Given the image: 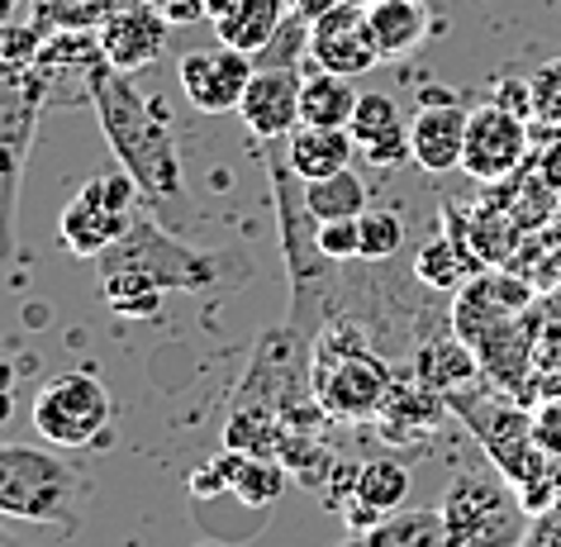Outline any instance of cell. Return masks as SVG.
I'll use <instances>...</instances> for the list:
<instances>
[{"mask_svg": "<svg viewBox=\"0 0 561 547\" xmlns=\"http://www.w3.org/2000/svg\"><path fill=\"white\" fill-rule=\"evenodd\" d=\"M81 495H87V476L53 453V443H0V514L24 518V524L72 528Z\"/></svg>", "mask_w": 561, "mask_h": 547, "instance_id": "5b68a950", "label": "cell"}, {"mask_svg": "<svg viewBox=\"0 0 561 547\" xmlns=\"http://www.w3.org/2000/svg\"><path fill=\"white\" fill-rule=\"evenodd\" d=\"M490 101H500L504 110H514V115L533 119V87H528V77H500Z\"/></svg>", "mask_w": 561, "mask_h": 547, "instance_id": "8d00e7d4", "label": "cell"}, {"mask_svg": "<svg viewBox=\"0 0 561 547\" xmlns=\"http://www.w3.org/2000/svg\"><path fill=\"white\" fill-rule=\"evenodd\" d=\"M443 518L457 547H518L533 514L500 471H461L443 495Z\"/></svg>", "mask_w": 561, "mask_h": 547, "instance_id": "8992f818", "label": "cell"}, {"mask_svg": "<svg viewBox=\"0 0 561 547\" xmlns=\"http://www.w3.org/2000/svg\"><path fill=\"white\" fill-rule=\"evenodd\" d=\"M257 72V58L243 48H229V44H215V48H195L181 58V91L186 101L201 110V115H229L243 101L248 81Z\"/></svg>", "mask_w": 561, "mask_h": 547, "instance_id": "4fadbf2b", "label": "cell"}, {"mask_svg": "<svg viewBox=\"0 0 561 547\" xmlns=\"http://www.w3.org/2000/svg\"><path fill=\"white\" fill-rule=\"evenodd\" d=\"M300 87L305 77L296 67H257L238 101V115H243L248 134L257 144H280L290 138V129L300 124Z\"/></svg>", "mask_w": 561, "mask_h": 547, "instance_id": "e0dca14e", "label": "cell"}, {"mask_svg": "<svg viewBox=\"0 0 561 547\" xmlns=\"http://www.w3.org/2000/svg\"><path fill=\"white\" fill-rule=\"evenodd\" d=\"M357 158V138L353 129H324V124H296L286 138V162L296 167V176L310 186V181H324L343 167H353Z\"/></svg>", "mask_w": 561, "mask_h": 547, "instance_id": "44dd1931", "label": "cell"}, {"mask_svg": "<svg viewBox=\"0 0 561 547\" xmlns=\"http://www.w3.org/2000/svg\"><path fill=\"white\" fill-rule=\"evenodd\" d=\"M410 272L424 282V290H433V296H457L476 272H485V262L476 258V248L467 238V215H461V205H443V224L419 243Z\"/></svg>", "mask_w": 561, "mask_h": 547, "instance_id": "2e32d148", "label": "cell"}, {"mask_svg": "<svg viewBox=\"0 0 561 547\" xmlns=\"http://www.w3.org/2000/svg\"><path fill=\"white\" fill-rule=\"evenodd\" d=\"M367 24H371V38H376V48H381V58H410L428 38L424 0H371Z\"/></svg>", "mask_w": 561, "mask_h": 547, "instance_id": "d4e9b609", "label": "cell"}, {"mask_svg": "<svg viewBox=\"0 0 561 547\" xmlns=\"http://www.w3.org/2000/svg\"><path fill=\"white\" fill-rule=\"evenodd\" d=\"M138 205H144V195H138L129 172H105V176L87 181V186L77 191V201L62 209V224H58L62 248L95 262L105 248H115L119 238L134 229V219L144 215Z\"/></svg>", "mask_w": 561, "mask_h": 547, "instance_id": "9c48e42d", "label": "cell"}, {"mask_svg": "<svg viewBox=\"0 0 561 547\" xmlns=\"http://www.w3.org/2000/svg\"><path fill=\"white\" fill-rule=\"evenodd\" d=\"M44 24H38L34 15L30 20H10V24H0V77H10V81H24L34 72V62H38V53H44Z\"/></svg>", "mask_w": 561, "mask_h": 547, "instance_id": "f546056e", "label": "cell"}, {"mask_svg": "<svg viewBox=\"0 0 561 547\" xmlns=\"http://www.w3.org/2000/svg\"><path fill=\"white\" fill-rule=\"evenodd\" d=\"M290 5H296V0H229V10L215 20L219 44L243 48L257 58V53L280 34V24L290 20Z\"/></svg>", "mask_w": 561, "mask_h": 547, "instance_id": "cb8c5ba5", "label": "cell"}, {"mask_svg": "<svg viewBox=\"0 0 561 547\" xmlns=\"http://www.w3.org/2000/svg\"><path fill=\"white\" fill-rule=\"evenodd\" d=\"M333 547H457L443 510H390L381 524L347 533Z\"/></svg>", "mask_w": 561, "mask_h": 547, "instance_id": "603a6c76", "label": "cell"}, {"mask_svg": "<svg viewBox=\"0 0 561 547\" xmlns=\"http://www.w3.org/2000/svg\"><path fill=\"white\" fill-rule=\"evenodd\" d=\"M528 87H533V124L538 129H561V58L542 62L528 77Z\"/></svg>", "mask_w": 561, "mask_h": 547, "instance_id": "d6a6232c", "label": "cell"}, {"mask_svg": "<svg viewBox=\"0 0 561 547\" xmlns=\"http://www.w3.org/2000/svg\"><path fill=\"white\" fill-rule=\"evenodd\" d=\"M396 367L357 319H329L314 333V400L333 424H371L386 404Z\"/></svg>", "mask_w": 561, "mask_h": 547, "instance_id": "3957f363", "label": "cell"}, {"mask_svg": "<svg viewBox=\"0 0 561 547\" xmlns=\"http://www.w3.org/2000/svg\"><path fill=\"white\" fill-rule=\"evenodd\" d=\"M461 215H467V238H471L476 258H481L485 266H510L518 243H524V229H518L490 195H481V201H476L471 209H461Z\"/></svg>", "mask_w": 561, "mask_h": 547, "instance_id": "4316f807", "label": "cell"}, {"mask_svg": "<svg viewBox=\"0 0 561 547\" xmlns=\"http://www.w3.org/2000/svg\"><path fill=\"white\" fill-rule=\"evenodd\" d=\"M533 167L561 195V129H538L533 124Z\"/></svg>", "mask_w": 561, "mask_h": 547, "instance_id": "e575fe53", "label": "cell"}, {"mask_svg": "<svg viewBox=\"0 0 561 547\" xmlns=\"http://www.w3.org/2000/svg\"><path fill=\"white\" fill-rule=\"evenodd\" d=\"M518 547H561V500L552 504V510L528 518V533H524Z\"/></svg>", "mask_w": 561, "mask_h": 547, "instance_id": "d590c367", "label": "cell"}, {"mask_svg": "<svg viewBox=\"0 0 561 547\" xmlns=\"http://www.w3.org/2000/svg\"><path fill=\"white\" fill-rule=\"evenodd\" d=\"M467 119L471 110L447 101V95H424L419 115L410 119V148H414V162L424 172L443 176L461 167V148H467Z\"/></svg>", "mask_w": 561, "mask_h": 547, "instance_id": "ac0fdd59", "label": "cell"}, {"mask_svg": "<svg viewBox=\"0 0 561 547\" xmlns=\"http://www.w3.org/2000/svg\"><path fill=\"white\" fill-rule=\"evenodd\" d=\"M319 248L333 262H357L362 258V229L357 219H319Z\"/></svg>", "mask_w": 561, "mask_h": 547, "instance_id": "836d02e7", "label": "cell"}, {"mask_svg": "<svg viewBox=\"0 0 561 547\" xmlns=\"http://www.w3.org/2000/svg\"><path fill=\"white\" fill-rule=\"evenodd\" d=\"M533 152V119L504 110L500 101H485L471 110L467 119V148H461V172L476 186H495V181L514 176Z\"/></svg>", "mask_w": 561, "mask_h": 547, "instance_id": "8fae6325", "label": "cell"}, {"mask_svg": "<svg viewBox=\"0 0 561 547\" xmlns=\"http://www.w3.org/2000/svg\"><path fill=\"white\" fill-rule=\"evenodd\" d=\"M95 119H101V129H105L110 152H115L119 167L134 176L148 215H158L172 233L191 229L195 205H191L186 176H181V152H176L172 124H167L158 101H148L129 81V72H110L101 81V91H95Z\"/></svg>", "mask_w": 561, "mask_h": 547, "instance_id": "7a4b0ae2", "label": "cell"}, {"mask_svg": "<svg viewBox=\"0 0 561 547\" xmlns=\"http://www.w3.org/2000/svg\"><path fill=\"white\" fill-rule=\"evenodd\" d=\"M481 195H490V201H495L524 233L547 229V224H552V215H557V205H561V195L547 186V181L538 176V167H533V152H528V162L518 167L514 176L495 181V186H481Z\"/></svg>", "mask_w": 561, "mask_h": 547, "instance_id": "7402d4cb", "label": "cell"}, {"mask_svg": "<svg viewBox=\"0 0 561 547\" xmlns=\"http://www.w3.org/2000/svg\"><path fill=\"white\" fill-rule=\"evenodd\" d=\"M447 414H453V404H447L443 390H433L428 381H419V376L404 367V372H396L381 414H376L371 424L390 447H419L447 424Z\"/></svg>", "mask_w": 561, "mask_h": 547, "instance_id": "9a60e30c", "label": "cell"}, {"mask_svg": "<svg viewBox=\"0 0 561 547\" xmlns=\"http://www.w3.org/2000/svg\"><path fill=\"white\" fill-rule=\"evenodd\" d=\"M410 372L419 376V381H428L433 390H443V396H453V390H467V386H476L485 376L481 372V357H476V347L461 339V333H453V329L428 333V339L414 347Z\"/></svg>", "mask_w": 561, "mask_h": 547, "instance_id": "ffe728a7", "label": "cell"}, {"mask_svg": "<svg viewBox=\"0 0 561 547\" xmlns=\"http://www.w3.org/2000/svg\"><path fill=\"white\" fill-rule=\"evenodd\" d=\"M353 138H357V152L367 158L371 167H400L404 158H414L410 148V124L400 119V105L396 95L386 91H362L357 101V115H353Z\"/></svg>", "mask_w": 561, "mask_h": 547, "instance_id": "d6986e66", "label": "cell"}, {"mask_svg": "<svg viewBox=\"0 0 561 547\" xmlns=\"http://www.w3.org/2000/svg\"><path fill=\"white\" fill-rule=\"evenodd\" d=\"M15 390H20L15 367H10V362H0V424L15 414Z\"/></svg>", "mask_w": 561, "mask_h": 547, "instance_id": "74e56055", "label": "cell"}, {"mask_svg": "<svg viewBox=\"0 0 561 547\" xmlns=\"http://www.w3.org/2000/svg\"><path fill=\"white\" fill-rule=\"evenodd\" d=\"M310 62L324 67V72H339V77H362L371 72L381 58L371 38V24H367V5L362 0H343V5L324 10L319 20H310Z\"/></svg>", "mask_w": 561, "mask_h": 547, "instance_id": "7c38bea8", "label": "cell"}, {"mask_svg": "<svg viewBox=\"0 0 561 547\" xmlns=\"http://www.w3.org/2000/svg\"><path fill=\"white\" fill-rule=\"evenodd\" d=\"M357 81L353 77H339V72H324L314 67L300 87V124H324V129H347L357 115Z\"/></svg>", "mask_w": 561, "mask_h": 547, "instance_id": "484cf974", "label": "cell"}, {"mask_svg": "<svg viewBox=\"0 0 561 547\" xmlns=\"http://www.w3.org/2000/svg\"><path fill=\"white\" fill-rule=\"evenodd\" d=\"M362 229V262H390L404 248V219L396 209H367L357 215Z\"/></svg>", "mask_w": 561, "mask_h": 547, "instance_id": "1f68e13d", "label": "cell"}, {"mask_svg": "<svg viewBox=\"0 0 561 547\" xmlns=\"http://www.w3.org/2000/svg\"><path fill=\"white\" fill-rule=\"evenodd\" d=\"M0 547H24V543H15V538H10L5 528H0Z\"/></svg>", "mask_w": 561, "mask_h": 547, "instance_id": "60d3db41", "label": "cell"}, {"mask_svg": "<svg viewBox=\"0 0 561 547\" xmlns=\"http://www.w3.org/2000/svg\"><path fill=\"white\" fill-rule=\"evenodd\" d=\"M115 0H34V20L44 34H72V30H101Z\"/></svg>", "mask_w": 561, "mask_h": 547, "instance_id": "4dcf8cb0", "label": "cell"}, {"mask_svg": "<svg viewBox=\"0 0 561 547\" xmlns=\"http://www.w3.org/2000/svg\"><path fill=\"white\" fill-rule=\"evenodd\" d=\"M305 201H310L314 219H357V215H367V181L353 167H343V172H333L324 181H310Z\"/></svg>", "mask_w": 561, "mask_h": 547, "instance_id": "f1b7e54d", "label": "cell"}, {"mask_svg": "<svg viewBox=\"0 0 561 547\" xmlns=\"http://www.w3.org/2000/svg\"><path fill=\"white\" fill-rule=\"evenodd\" d=\"M95 272H101V296L110 310L148 319L162 310V296H172V290L229 300L233 290H243L257 276V266L243 248L201 252L181 243V233L167 229L158 215H138L134 229L95 258Z\"/></svg>", "mask_w": 561, "mask_h": 547, "instance_id": "6da1fadb", "label": "cell"}, {"mask_svg": "<svg viewBox=\"0 0 561 547\" xmlns=\"http://www.w3.org/2000/svg\"><path fill=\"white\" fill-rule=\"evenodd\" d=\"M547 238H552V248H557V258H561V205H557L552 224H547Z\"/></svg>", "mask_w": 561, "mask_h": 547, "instance_id": "ab89813d", "label": "cell"}, {"mask_svg": "<svg viewBox=\"0 0 561 547\" xmlns=\"http://www.w3.org/2000/svg\"><path fill=\"white\" fill-rule=\"evenodd\" d=\"M447 404H453V414L476 433V443L485 447L490 467H495L514 490H524L533 481H542V476L561 471L557 461L547 457V447L538 443L533 404L510 396V390H500L495 381H485L481 376L476 386L453 390Z\"/></svg>", "mask_w": 561, "mask_h": 547, "instance_id": "277c9868", "label": "cell"}, {"mask_svg": "<svg viewBox=\"0 0 561 547\" xmlns=\"http://www.w3.org/2000/svg\"><path fill=\"white\" fill-rule=\"evenodd\" d=\"M34 429L53 447H105L115 429V400L91 367L48 376L34 396Z\"/></svg>", "mask_w": 561, "mask_h": 547, "instance_id": "52a82bcc", "label": "cell"}, {"mask_svg": "<svg viewBox=\"0 0 561 547\" xmlns=\"http://www.w3.org/2000/svg\"><path fill=\"white\" fill-rule=\"evenodd\" d=\"M95 34H101V48H105L110 67L134 77L167 53L172 20L158 10V0H115V10H110Z\"/></svg>", "mask_w": 561, "mask_h": 547, "instance_id": "5bb4252c", "label": "cell"}, {"mask_svg": "<svg viewBox=\"0 0 561 547\" xmlns=\"http://www.w3.org/2000/svg\"><path fill=\"white\" fill-rule=\"evenodd\" d=\"M34 0H0V24H10V20H24V10H30Z\"/></svg>", "mask_w": 561, "mask_h": 547, "instance_id": "f35d334b", "label": "cell"}, {"mask_svg": "<svg viewBox=\"0 0 561 547\" xmlns=\"http://www.w3.org/2000/svg\"><path fill=\"white\" fill-rule=\"evenodd\" d=\"M404 495H410V467L396 457H367L357 467V490L353 500H362L376 514L404 510Z\"/></svg>", "mask_w": 561, "mask_h": 547, "instance_id": "83f0119b", "label": "cell"}, {"mask_svg": "<svg viewBox=\"0 0 561 547\" xmlns=\"http://www.w3.org/2000/svg\"><path fill=\"white\" fill-rule=\"evenodd\" d=\"M38 119H44V101L30 91V81L0 77V262H10L20 248V186Z\"/></svg>", "mask_w": 561, "mask_h": 547, "instance_id": "ba28073f", "label": "cell"}, {"mask_svg": "<svg viewBox=\"0 0 561 547\" xmlns=\"http://www.w3.org/2000/svg\"><path fill=\"white\" fill-rule=\"evenodd\" d=\"M115 72L101 48L95 30H72V34H48L44 53H38L34 72L24 77L30 91L44 101V110H67V105H95L101 81Z\"/></svg>", "mask_w": 561, "mask_h": 547, "instance_id": "30bf717a", "label": "cell"}]
</instances>
